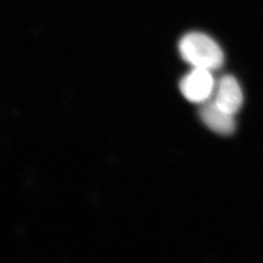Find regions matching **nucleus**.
<instances>
[{
	"mask_svg": "<svg viewBox=\"0 0 263 263\" xmlns=\"http://www.w3.org/2000/svg\"><path fill=\"white\" fill-rule=\"evenodd\" d=\"M178 50L181 58L193 67L212 72L223 64L221 48L213 39L202 32H192L184 35L179 41Z\"/></svg>",
	"mask_w": 263,
	"mask_h": 263,
	"instance_id": "f257e3e1",
	"label": "nucleus"
},
{
	"mask_svg": "<svg viewBox=\"0 0 263 263\" xmlns=\"http://www.w3.org/2000/svg\"><path fill=\"white\" fill-rule=\"evenodd\" d=\"M214 93V103L225 112L235 115L242 107L243 91L238 80L232 75L221 78Z\"/></svg>",
	"mask_w": 263,
	"mask_h": 263,
	"instance_id": "7ed1b4c3",
	"label": "nucleus"
},
{
	"mask_svg": "<svg viewBox=\"0 0 263 263\" xmlns=\"http://www.w3.org/2000/svg\"><path fill=\"white\" fill-rule=\"evenodd\" d=\"M199 116L206 126L216 134L228 136L234 133L236 126L234 115L221 110L213 101L204 102Z\"/></svg>",
	"mask_w": 263,
	"mask_h": 263,
	"instance_id": "20e7f679",
	"label": "nucleus"
},
{
	"mask_svg": "<svg viewBox=\"0 0 263 263\" xmlns=\"http://www.w3.org/2000/svg\"><path fill=\"white\" fill-rule=\"evenodd\" d=\"M179 87L187 101L201 104L209 101L212 96L216 83L211 71L193 67L192 71L182 78Z\"/></svg>",
	"mask_w": 263,
	"mask_h": 263,
	"instance_id": "f03ea898",
	"label": "nucleus"
}]
</instances>
